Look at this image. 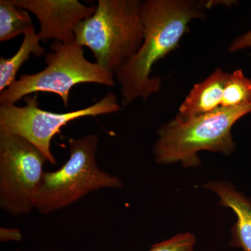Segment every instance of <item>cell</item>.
Here are the masks:
<instances>
[{"label":"cell","instance_id":"1","mask_svg":"<svg viewBox=\"0 0 251 251\" xmlns=\"http://www.w3.org/2000/svg\"><path fill=\"white\" fill-rule=\"evenodd\" d=\"M204 18L202 3L191 0H148L142 2L144 39L128 64L115 74L121 87V104L127 106L138 99L146 100L161 87V78L151 77L153 65L176 49L189 31L188 24Z\"/></svg>","mask_w":251,"mask_h":251},{"label":"cell","instance_id":"2","mask_svg":"<svg viewBox=\"0 0 251 251\" xmlns=\"http://www.w3.org/2000/svg\"><path fill=\"white\" fill-rule=\"evenodd\" d=\"M142 1L99 0L94 14L75 28V41L88 48L96 63L114 75L143 44Z\"/></svg>","mask_w":251,"mask_h":251},{"label":"cell","instance_id":"3","mask_svg":"<svg viewBox=\"0 0 251 251\" xmlns=\"http://www.w3.org/2000/svg\"><path fill=\"white\" fill-rule=\"evenodd\" d=\"M251 112V105H247L219 108L188 120L176 115L157 131L158 140L153 148L155 159L161 164L179 162L190 168L199 166V151L231 154L235 150L231 129L238 120Z\"/></svg>","mask_w":251,"mask_h":251},{"label":"cell","instance_id":"4","mask_svg":"<svg viewBox=\"0 0 251 251\" xmlns=\"http://www.w3.org/2000/svg\"><path fill=\"white\" fill-rule=\"evenodd\" d=\"M98 145V137L94 134L69 140V159L57 171L46 172L36 194V210L48 215L72 205L94 191L123 187L120 177L99 168Z\"/></svg>","mask_w":251,"mask_h":251},{"label":"cell","instance_id":"5","mask_svg":"<svg viewBox=\"0 0 251 251\" xmlns=\"http://www.w3.org/2000/svg\"><path fill=\"white\" fill-rule=\"evenodd\" d=\"M51 52L45 56V69L34 74H23L9 88L0 93V104H16L31 94L49 92L57 94L64 106H69V95L78 84L95 83L112 87L115 77L97 63L90 62L84 55L83 47L75 42L54 41Z\"/></svg>","mask_w":251,"mask_h":251},{"label":"cell","instance_id":"6","mask_svg":"<svg viewBox=\"0 0 251 251\" xmlns=\"http://www.w3.org/2000/svg\"><path fill=\"white\" fill-rule=\"evenodd\" d=\"M48 160L18 135L0 132V208L12 216L27 215L44 179Z\"/></svg>","mask_w":251,"mask_h":251},{"label":"cell","instance_id":"7","mask_svg":"<svg viewBox=\"0 0 251 251\" xmlns=\"http://www.w3.org/2000/svg\"><path fill=\"white\" fill-rule=\"evenodd\" d=\"M24 101L25 106L0 104V132L22 137L39 149L48 162L53 165L57 160L51 151V141L63 126L82 117L115 113L121 110L117 95L112 92L90 106L64 113L41 109L36 96H27Z\"/></svg>","mask_w":251,"mask_h":251},{"label":"cell","instance_id":"8","mask_svg":"<svg viewBox=\"0 0 251 251\" xmlns=\"http://www.w3.org/2000/svg\"><path fill=\"white\" fill-rule=\"evenodd\" d=\"M14 5L29 11L40 23L39 34L44 43L52 39L63 44L75 42V28L94 14L96 7L77 0H11Z\"/></svg>","mask_w":251,"mask_h":251},{"label":"cell","instance_id":"9","mask_svg":"<svg viewBox=\"0 0 251 251\" xmlns=\"http://www.w3.org/2000/svg\"><path fill=\"white\" fill-rule=\"evenodd\" d=\"M229 74L219 68L205 80L195 85L180 105L178 115L188 120L221 108L225 85Z\"/></svg>","mask_w":251,"mask_h":251},{"label":"cell","instance_id":"10","mask_svg":"<svg viewBox=\"0 0 251 251\" xmlns=\"http://www.w3.org/2000/svg\"><path fill=\"white\" fill-rule=\"evenodd\" d=\"M220 198V204L230 208L235 213L237 221L232 231V244L251 251V201L238 192L227 183L209 182L205 185Z\"/></svg>","mask_w":251,"mask_h":251},{"label":"cell","instance_id":"11","mask_svg":"<svg viewBox=\"0 0 251 251\" xmlns=\"http://www.w3.org/2000/svg\"><path fill=\"white\" fill-rule=\"evenodd\" d=\"M41 40L35 27L31 26L25 33L19 49L11 57L0 58V92L9 88L16 82V74L25 62L30 59L31 54L39 57L45 54V49L40 45Z\"/></svg>","mask_w":251,"mask_h":251},{"label":"cell","instance_id":"12","mask_svg":"<svg viewBox=\"0 0 251 251\" xmlns=\"http://www.w3.org/2000/svg\"><path fill=\"white\" fill-rule=\"evenodd\" d=\"M34 25L29 11L18 7L11 0L0 1V41L5 42L25 34Z\"/></svg>","mask_w":251,"mask_h":251},{"label":"cell","instance_id":"13","mask_svg":"<svg viewBox=\"0 0 251 251\" xmlns=\"http://www.w3.org/2000/svg\"><path fill=\"white\" fill-rule=\"evenodd\" d=\"M251 105V79L242 69L229 74L225 85L221 108H232Z\"/></svg>","mask_w":251,"mask_h":251},{"label":"cell","instance_id":"14","mask_svg":"<svg viewBox=\"0 0 251 251\" xmlns=\"http://www.w3.org/2000/svg\"><path fill=\"white\" fill-rule=\"evenodd\" d=\"M196 238L191 233H181L153 244L149 251H193Z\"/></svg>","mask_w":251,"mask_h":251},{"label":"cell","instance_id":"15","mask_svg":"<svg viewBox=\"0 0 251 251\" xmlns=\"http://www.w3.org/2000/svg\"><path fill=\"white\" fill-rule=\"evenodd\" d=\"M23 233L16 227H1L0 228V241L1 242H19L22 241Z\"/></svg>","mask_w":251,"mask_h":251},{"label":"cell","instance_id":"16","mask_svg":"<svg viewBox=\"0 0 251 251\" xmlns=\"http://www.w3.org/2000/svg\"><path fill=\"white\" fill-rule=\"evenodd\" d=\"M248 48H251V30L248 31L244 35L236 38L229 46V51L234 52Z\"/></svg>","mask_w":251,"mask_h":251},{"label":"cell","instance_id":"17","mask_svg":"<svg viewBox=\"0 0 251 251\" xmlns=\"http://www.w3.org/2000/svg\"></svg>","mask_w":251,"mask_h":251},{"label":"cell","instance_id":"18","mask_svg":"<svg viewBox=\"0 0 251 251\" xmlns=\"http://www.w3.org/2000/svg\"><path fill=\"white\" fill-rule=\"evenodd\" d=\"M16 251H21V250H17Z\"/></svg>","mask_w":251,"mask_h":251}]
</instances>
